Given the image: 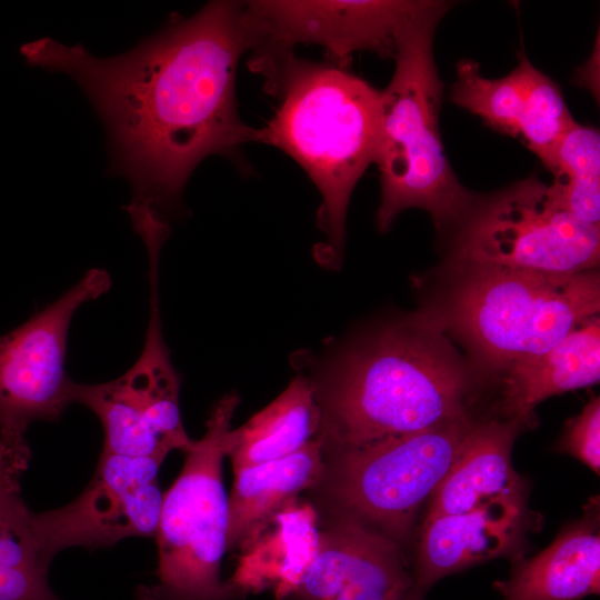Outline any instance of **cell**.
I'll list each match as a JSON object with an SVG mask.
<instances>
[{"label":"cell","mask_w":600,"mask_h":600,"mask_svg":"<svg viewBox=\"0 0 600 600\" xmlns=\"http://www.w3.org/2000/svg\"><path fill=\"white\" fill-rule=\"evenodd\" d=\"M244 2L211 1L191 17L172 14L157 33L113 57L43 37L21 46L27 64L62 72L101 120L109 173L126 178L124 207L138 234L171 231L184 187L206 158L232 157L257 142L239 116L237 67L251 50Z\"/></svg>","instance_id":"6da1fadb"},{"label":"cell","mask_w":600,"mask_h":600,"mask_svg":"<svg viewBox=\"0 0 600 600\" xmlns=\"http://www.w3.org/2000/svg\"><path fill=\"white\" fill-rule=\"evenodd\" d=\"M310 380L330 452L470 416L473 376L447 333L420 313L367 336Z\"/></svg>","instance_id":"7a4b0ae2"},{"label":"cell","mask_w":600,"mask_h":600,"mask_svg":"<svg viewBox=\"0 0 600 600\" xmlns=\"http://www.w3.org/2000/svg\"><path fill=\"white\" fill-rule=\"evenodd\" d=\"M250 68L279 101L272 118L257 128V142L286 152L314 183L322 199L318 223L326 234L324 257L337 262L351 193L376 161L380 91L344 68L293 52L250 62Z\"/></svg>","instance_id":"3957f363"},{"label":"cell","mask_w":600,"mask_h":600,"mask_svg":"<svg viewBox=\"0 0 600 600\" xmlns=\"http://www.w3.org/2000/svg\"><path fill=\"white\" fill-rule=\"evenodd\" d=\"M451 7L449 1H430L404 30L392 57L393 76L380 91L374 163L380 172L377 227L381 232L410 208L427 211L439 231H451L477 197L457 179L439 130L442 82L433 38Z\"/></svg>","instance_id":"277c9868"},{"label":"cell","mask_w":600,"mask_h":600,"mask_svg":"<svg viewBox=\"0 0 600 600\" xmlns=\"http://www.w3.org/2000/svg\"><path fill=\"white\" fill-rule=\"evenodd\" d=\"M456 281L420 314L463 341L487 367L507 369L540 354L598 316L596 270L576 274L489 266H452Z\"/></svg>","instance_id":"5b68a950"},{"label":"cell","mask_w":600,"mask_h":600,"mask_svg":"<svg viewBox=\"0 0 600 600\" xmlns=\"http://www.w3.org/2000/svg\"><path fill=\"white\" fill-rule=\"evenodd\" d=\"M239 397L214 406L203 437L184 451L182 469L163 496L158 529V580L137 600H236L238 588L220 578L228 549L229 502L222 461L236 444L231 429Z\"/></svg>","instance_id":"8992f818"},{"label":"cell","mask_w":600,"mask_h":600,"mask_svg":"<svg viewBox=\"0 0 600 600\" xmlns=\"http://www.w3.org/2000/svg\"><path fill=\"white\" fill-rule=\"evenodd\" d=\"M452 231V266L576 274L596 270L600 228L568 212L536 174L476 197Z\"/></svg>","instance_id":"52a82bcc"},{"label":"cell","mask_w":600,"mask_h":600,"mask_svg":"<svg viewBox=\"0 0 600 600\" xmlns=\"http://www.w3.org/2000/svg\"><path fill=\"white\" fill-rule=\"evenodd\" d=\"M476 422L469 416L411 436L331 452L318 484L338 514L399 546L409 541L419 508L448 472Z\"/></svg>","instance_id":"ba28073f"},{"label":"cell","mask_w":600,"mask_h":600,"mask_svg":"<svg viewBox=\"0 0 600 600\" xmlns=\"http://www.w3.org/2000/svg\"><path fill=\"white\" fill-rule=\"evenodd\" d=\"M110 288L109 273L93 268L52 303L0 336V441L8 448L31 453L29 426L56 421L73 403L74 381L66 369L70 322L80 306Z\"/></svg>","instance_id":"9c48e42d"},{"label":"cell","mask_w":600,"mask_h":600,"mask_svg":"<svg viewBox=\"0 0 600 600\" xmlns=\"http://www.w3.org/2000/svg\"><path fill=\"white\" fill-rule=\"evenodd\" d=\"M179 377L170 361L159 318L149 319L143 349L122 376L83 384L74 381L72 402L89 408L103 429L101 452L151 458L187 451L193 443L181 421Z\"/></svg>","instance_id":"30bf717a"},{"label":"cell","mask_w":600,"mask_h":600,"mask_svg":"<svg viewBox=\"0 0 600 600\" xmlns=\"http://www.w3.org/2000/svg\"><path fill=\"white\" fill-rule=\"evenodd\" d=\"M429 1H244L251 60L293 52L299 43L322 46L341 68L356 51L392 58L400 36Z\"/></svg>","instance_id":"8fae6325"},{"label":"cell","mask_w":600,"mask_h":600,"mask_svg":"<svg viewBox=\"0 0 600 600\" xmlns=\"http://www.w3.org/2000/svg\"><path fill=\"white\" fill-rule=\"evenodd\" d=\"M162 462L101 452L93 476L70 503L33 512L46 560L62 550L109 548L128 537L156 536L163 496L158 484Z\"/></svg>","instance_id":"7c38bea8"},{"label":"cell","mask_w":600,"mask_h":600,"mask_svg":"<svg viewBox=\"0 0 600 600\" xmlns=\"http://www.w3.org/2000/svg\"><path fill=\"white\" fill-rule=\"evenodd\" d=\"M413 587L393 540L338 514L318 532L314 556L294 591L301 600H388Z\"/></svg>","instance_id":"4fadbf2b"},{"label":"cell","mask_w":600,"mask_h":600,"mask_svg":"<svg viewBox=\"0 0 600 600\" xmlns=\"http://www.w3.org/2000/svg\"><path fill=\"white\" fill-rule=\"evenodd\" d=\"M526 514V502L499 500L464 513L424 519L412 574L414 588L424 593L448 574L517 553Z\"/></svg>","instance_id":"5bb4252c"},{"label":"cell","mask_w":600,"mask_h":600,"mask_svg":"<svg viewBox=\"0 0 600 600\" xmlns=\"http://www.w3.org/2000/svg\"><path fill=\"white\" fill-rule=\"evenodd\" d=\"M523 424L512 418L476 422L431 493L424 519L464 513L499 500L526 502L524 482L511 464L512 444Z\"/></svg>","instance_id":"9a60e30c"},{"label":"cell","mask_w":600,"mask_h":600,"mask_svg":"<svg viewBox=\"0 0 600 600\" xmlns=\"http://www.w3.org/2000/svg\"><path fill=\"white\" fill-rule=\"evenodd\" d=\"M599 587L598 512L589 509L537 556L517 558L510 577L493 584L504 600H580Z\"/></svg>","instance_id":"2e32d148"},{"label":"cell","mask_w":600,"mask_h":600,"mask_svg":"<svg viewBox=\"0 0 600 600\" xmlns=\"http://www.w3.org/2000/svg\"><path fill=\"white\" fill-rule=\"evenodd\" d=\"M504 370L502 408L508 418L526 423L547 398L599 381V317L579 324L549 350Z\"/></svg>","instance_id":"e0dca14e"},{"label":"cell","mask_w":600,"mask_h":600,"mask_svg":"<svg viewBox=\"0 0 600 600\" xmlns=\"http://www.w3.org/2000/svg\"><path fill=\"white\" fill-rule=\"evenodd\" d=\"M323 470V444L317 437L288 457L234 471L228 498V549L246 546L298 492L317 486Z\"/></svg>","instance_id":"ac0fdd59"},{"label":"cell","mask_w":600,"mask_h":600,"mask_svg":"<svg viewBox=\"0 0 600 600\" xmlns=\"http://www.w3.org/2000/svg\"><path fill=\"white\" fill-rule=\"evenodd\" d=\"M320 409L311 380L297 376L271 403L236 430L233 471L288 457L313 439Z\"/></svg>","instance_id":"d6986e66"},{"label":"cell","mask_w":600,"mask_h":600,"mask_svg":"<svg viewBox=\"0 0 600 600\" xmlns=\"http://www.w3.org/2000/svg\"><path fill=\"white\" fill-rule=\"evenodd\" d=\"M276 528L267 534L257 533L248 543L233 584L256 587L264 580L279 582L280 591L296 590L312 560L318 539L316 516L310 507L289 501L271 517Z\"/></svg>","instance_id":"ffe728a7"},{"label":"cell","mask_w":600,"mask_h":600,"mask_svg":"<svg viewBox=\"0 0 600 600\" xmlns=\"http://www.w3.org/2000/svg\"><path fill=\"white\" fill-rule=\"evenodd\" d=\"M32 514L20 492L0 491V600H61L49 586Z\"/></svg>","instance_id":"44dd1931"},{"label":"cell","mask_w":600,"mask_h":600,"mask_svg":"<svg viewBox=\"0 0 600 600\" xmlns=\"http://www.w3.org/2000/svg\"><path fill=\"white\" fill-rule=\"evenodd\" d=\"M547 169L553 174L549 186L560 206L577 219L599 227V131L574 121L557 146Z\"/></svg>","instance_id":"7402d4cb"},{"label":"cell","mask_w":600,"mask_h":600,"mask_svg":"<svg viewBox=\"0 0 600 600\" xmlns=\"http://www.w3.org/2000/svg\"><path fill=\"white\" fill-rule=\"evenodd\" d=\"M532 67L522 54L511 72L490 79L481 73L477 61L461 59L457 64V80L451 87L450 99L478 116L491 129L518 139Z\"/></svg>","instance_id":"603a6c76"},{"label":"cell","mask_w":600,"mask_h":600,"mask_svg":"<svg viewBox=\"0 0 600 600\" xmlns=\"http://www.w3.org/2000/svg\"><path fill=\"white\" fill-rule=\"evenodd\" d=\"M573 122L559 86L533 67L518 139L548 168L557 146Z\"/></svg>","instance_id":"cb8c5ba5"},{"label":"cell","mask_w":600,"mask_h":600,"mask_svg":"<svg viewBox=\"0 0 600 600\" xmlns=\"http://www.w3.org/2000/svg\"><path fill=\"white\" fill-rule=\"evenodd\" d=\"M558 449L568 453L597 474L600 469V399L593 397L581 413L571 419L558 442Z\"/></svg>","instance_id":"d4e9b609"},{"label":"cell","mask_w":600,"mask_h":600,"mask_svg":"<svg viewBox=\"0 0 600 600\" xmlns=\"http://www.w3.org/2000/svg\"><path fill=\"white\" fill-rule=\"evenodd\" d=\"M30 459L31 453L12 450L0 441V491L20 492V479Z\"/></svg>","instance_id":"484cf974"},{"label":"cell","mask_w":600,"mask_h":600,"mask_svg":"<svg viewBox=\"0 0 600 600\" xmlns=\"http://www.w3.org/2000/svg\"><path fill=\"white\" fill-rule=\"evenodd\" d=\"M422 594L421 592H419L414 587L404 591V592H401L388 600H422Z\"/></svg>","instance_id":"4316f807"}]
</instances>
